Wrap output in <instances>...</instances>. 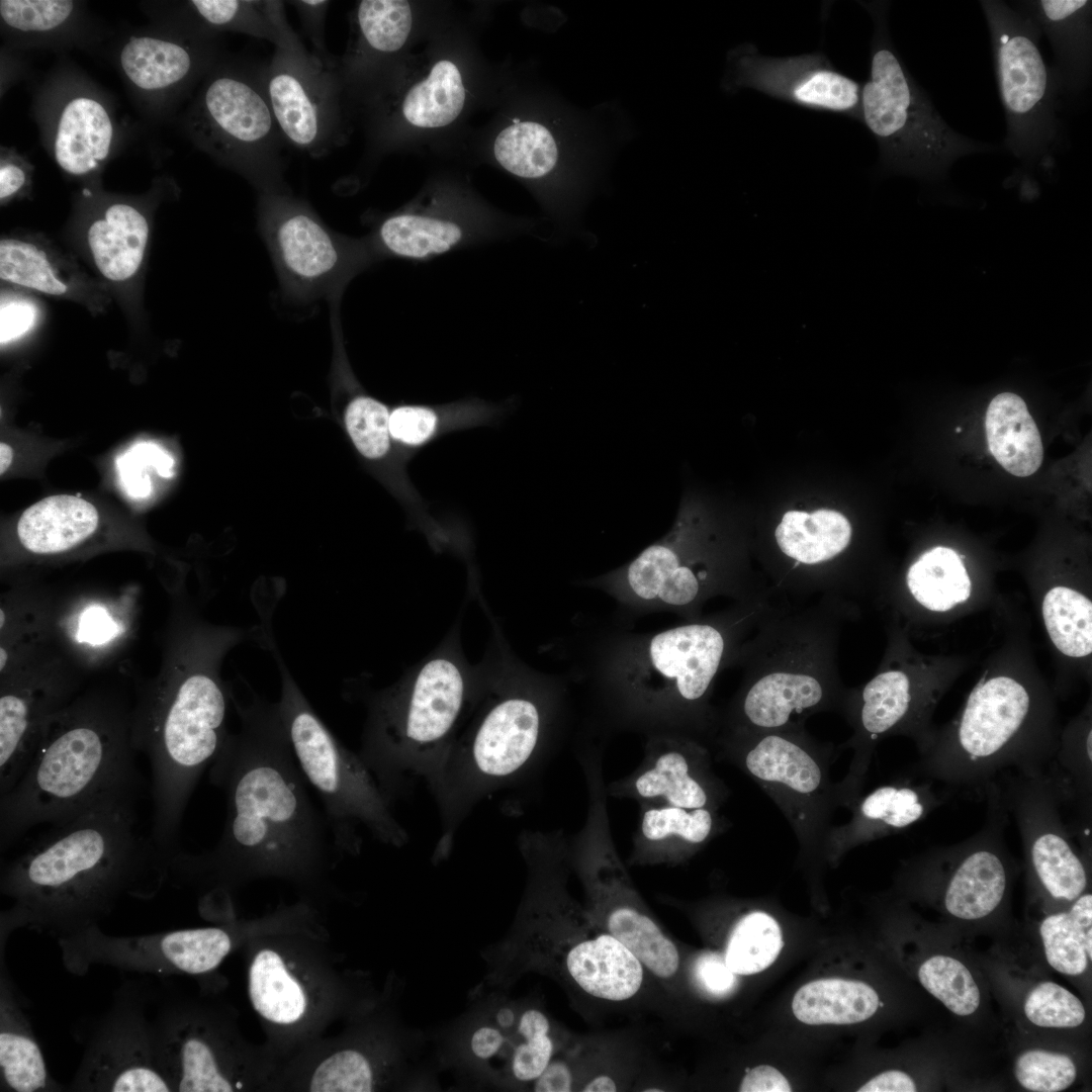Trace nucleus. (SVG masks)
<instances>
[{
  "instance_id": "f257e3e1",
  "label": "nucleus",
  "mask_w": 1092,
  "mask_h": 1092,
  "mask_svg": "<svg viewBox=\"0 0 1092 1092\" xmlns=\"http://www.w3.org/2000/svg\"><path fill=\"white\" fill-rule=\"evenodd\" d=\"M240 730L209 767V781L225 797L226 817L215 846L198 854L180 851L170 876L226 892L264 876L318 884L342 855L327 818L312 802L293 754L278 704L250 691L231 694Z\"/></svg>"
},
{
  "instance_id": "f03ea898",
  "label": "nucleus",
  "mask_w": 1092,
  "mask_h": 1092,
  "mask_svg": "<svg viewBox=\"0 0 1092 1092\" xmlns=\"http://www.w3.org/2000/svg\"><path fill=\"white\" fill-rule=\"evenodd\" d=\"M170 863L136 828L134 801L53 825L1 869L0 944L28 929L57 940L99 925L124 897L151 899Z\"/></svg>"
},
{
  "instance_id": "7ed1b4c3",
  "label": "nucleus",
  "mask_w": 1092,
  "mask_h": 1092,
  "mask_svg": "<svg viewBox=\"0 0 1092 1092\" xmlns=\"http://www.w3.org/2000/svg\"><path fill=\"white\" fill-rule=\"evenodd\" d=\"M240 629L196 627L180 646L174 673L132 714L131 736L152 768L153 844L171 863L181 851L178 833L188 801L217 757L226 728L231 692L218 673L222 655L244 639Z\"/></svg>"
},
{
  "instance_id": "20e7f679",
  "label": "nucleus",
  "mask_w": 1092,
  "mask_h": 1092,
  "mask_svg": "<svg viewBox=\"0 0 1092 1092\" xmlns=\"http://www.w3.org/2000/svg\"><path fill=\"white\" fill-rule=\"evenodd\" d=\"M131 719L114 700L85 697L44 724L31 760L0 797L1 850L35 825H59L140 788Z\"/></svg>"
},
{
  "instance_id": "39448f33",
  "label": "nucleus",
  "mask_w": 1092,
  "mask_h": 1092,
  "mask_svg": "<svg viewBox=\"0 0 1092 1092\" xmlns=\"http://www.w3.org/2000/svg\"><path fill=\"white\" fill-rule=\"evenodd\" d=\"M528 882L514 933L503 952L518 974L548 975L566 991L606 1003L638 997L647 972L568 892L569 845L563 835L526 831L519 838Z\"/></svg>"
},
{
  "instance_id": "423d86ee",
  "label": "nucleus",
  "mask_w": 1092,
  "mask_h": 1092,
  "mask_svg": "<svg viewBox=\"0 0 1092 1092\" xmlns=\"http://www.w3.org/2000/svg\"><path fill=\"white\" fill-rule=\"evenodd\" d=\"M852 609L830 598H780L732 660L743 667V678L726 713L728 732L782 730L815 714L842 713L849 688L837 659Z\"/></svg>"
},
{
  "instance_id": "0eeeda50",
  "label": "nucleus",
  "mask_w": 1092,
  "mask_h": 1092,
  "mask_svg": "<svg viewBox=\"0 0 1092 1092\" xmlns=\"http://www.w3.org/2000/svg\"><path fill=\"white\" fill-rule=\"evenodd\" d=\"M779 598L769 588L711 617L691 620L646 639L619 655L615 679L631 704L645 713L698 730L713 718L709 705L717 674Z\"/></svg>"
},
{
  "instance_id": "6e6552de",
  "label": "nucleus",
  "mask_w": 1092,
  "mask_h": 1092,
  "mask_svg": "<svg viewBox=\"0 0 1092 1092\" xmlns=\"http://www.w3.org/2000/svg\"><path fill=\"white\" fill-rule=\"evenodd\" d=\"M468 695L457 662L437 656L370 699L358 753L392 804L435 783Z\"/></svg>"
},
{
  "instance_id": "1a4fd4ad",
  "label": "nucleus",
  "mask_w": 1092,
  "mask_h": 1092,
  "mask_svg": "<svg viewBox=\"0 0 1092 1092\" xmlns=\"http://www.w3.org/2000/svg\"><path fill=\"white\" fill-rule=\"evenodd\" d=\"M545 718L544 703L535 694L509 690L454 738L430 788L441 819L434 859L450 853L459 827L476 805L511 787L530 767L541 746Z\"/></svg>"
},
{
  "instance_id": "9d476101",
  "label": "nucleus",
  "mask_w": 1092,
  "mask_h": 1092,
  "mask_svg": "<svg viewBox=\"0 0 1092 1092\" xmlns=\"http://www.w3.org/2000/svg\"><path fill=\"white\" fill-rule=\"evenodd\" d=\"M279 713L298 766L318 796L342 855L359 853L364 828L375 840L401 847L407 833L393 804L359 753L344 746L317 716L281 663Z\"/></svg>"
},
{
  "instance_id": "9b49d317",
  "label": "nucleus",
  "mask_w": 1092,
  "mask_h": 1092,
  "mask_svg": "<svg viewBox=\"0 0 1092 1092\" xmlns=\"http://www.w3.org/2000/svg\"><path fill=\"white\" fill-rule=\"evenodd\" d=\"M1031 713L1024 686L1008 676L990 678L969 696L954 734L931 743L911 772L950 790L981 792L1002 770L1029 777L1045 772L1057 749L1025 734Z\"/></svg>"
},
{
  "instance_id": "f8f14e48",
  "label": "nucleus",
  "mask_w": 1092,
  "mask_h": 1092,
  "mask_svg": "<svg viewBox=\"0 0 1092 1092\" xmlns=\"http://www.w3.org/2000/svg\"><path fill=\"white\" fill-rule=\"evenodd\" d=\"M875 22L868 81L861 85L860 121L875 136L880 159L908 173L943 170L989 146L953 130L915 82L889 36L887 5H864Z\"/></svg>"
},
{
  "instance_id": "ddd939ff",
  "label": "nucleus",
  "mask_w": 1092,
  "mask_h": 1092,
  "mask_svg": "<svg viewBox=\"0 0 1092 1092\" xmlns=\"http://www.w3.org/2000/svg\"><path fill=\"white\" fill-rule=\"evenodd\" d=\"M705 526L681 507L663 538L609 574L604 583L624 602L671 609L690 620L699 619L703 605L717 596L742 602L767 592L770 587L752 579L724 552L718 533Z\"/></svg>"
},
{
  "instance_id": "4468645a",
  "label": "nucleus",
  "mask_w": 1092,
  "mask_h": 1092,
  "mask_svg": "<svg viewBox=\"0 0 1092 1092\" xmlns=\"http://www.w3.org/2000/svg\"><path fill=\"white\" fill-rule=\"evenodd\" d=\"M589 807L582 830L569 844L592 918L626 946L648 975L673 988L681 968L679 949L635 889L616 850L608 820L601 772L585 769Z\"/></svg>"
},
{
  "instance_id": "2eb2a0df",
  "label": "nucleus",
  "mask_w": 1092,
  "mask_h": 1092,
  "mask_svg": "<svg viewBox=\"0 0 1092 1092\" xmlns=\"http://www.w3.org/2000/svg\"><path fill=\"white\" fill-rule=\"evenodd\" d=\"M728 755L780 808L805 859H825L832 814L839 807L830 766L838 747L812 737L805 725L782 730L728 732Z\"/></svg>"
},
{
  "instance_id": "dca6fc26",
  "label": "nucleus",
  "mask_w": 1092,
  "mask_h": 1092,
  "mask_svg": "<svg viewBox=\"0 0 1092 1092\" xmlns=\"http://www.w3.org/2000/svg\"><path fill=\"white\" fill-rule=\"evenodd\" d=\"M198 143L261 192L288 190L285 143L264 92L258 66L228 67L211 76L195 103Z\"/></svg>"
},
{
  "instance_id": "f3484780",
  "label": "nucleus",
  "mask_w": 1092,
  "mask_h": 1092,
  "mask_svg": "<svg viewBox=\"0 0 1092 1092\" xmlns=\"http://www.w3.org/2000/svg\"><path fill=\"white\" fill-rule=\"evenodd\" d=\"M257 218L282 290L295 301L337 296L377 261L367 241L335 233L289 190L259 193Z\"/></svg>"
},
{
  "instance_id": "a211bd4d",
  "label": "nucleus",
  "mask_w": 1092,
  "mask_h": 1092,
  "mask_svg": "<svg viewBox=\"0 0 1092 1092\" xmlns=\"http://www.w3.org/2000/svg\"><path fill=\"white\" fill-rule=\"evenodd\" d=\"M989 25L1007 149L1018 159L1048 156L1056 140V86L1039 50L1040 30L1003 1H981Z\"/></svg>"
},
{
  "instance_id": "6ab92c4d",
  "label": "nucleus",
  "mask_w": 1092,
  "mask_h": 1092,
  "mask_svg": "<svg viewBox=\"0 0 1092 1092\" xmlns=\"http://www.w3.org/2000/svg\"><path fill=\"white\" fill-rule=\"evenodd\" d=\"M151 991L144 982H124L110 1006L94 1021L68 1091L170 1092L154 1053L147 1016Z\"/></svg>"
},
{
  "instance_id": "aec40b11",
  "label": "nucleus",
  "mask_w": 1092,
  "mask_h": 1092,
  "mask_svg": "<svg viewBox=\"0 0 1092 1092\" xmlns=\"http://www.w3.org/2000/svg\"><path fill=\"white\" fill-rule=\"evenodd\" d=\"M232 932L210 926L122 936L95 925L57 941L64 968L75 976L86 975L93 966L156 976H197L213 972L232 951Z\"/></svg>"
},
{
  "instance_id": "412c9836",
  "label": "nucleus",
  "mask_w": 1092,
  "mask_h": 1092,
  "mask_svg": "<svg viewBox=\"0 0 1092 1092\" xmlns=\"http://www.w3.org/2000/svg\"><path fill=\"white\" fill-rule=\"evenodd\" d=\"M258 73L285 143L314 159L329 155L343 133L342 81L334 65L314 53L275 49Z\"/></svg>"
},
{
  "instance_id": "4be33fe9",
  "label": "nucleus",
  "mask_w": 1092,
  "mask_h": 1092,
  "mask_svg": "<svg viewBox=\"0 0 1092 1092\" xmlns=\"http://www.w3.org/2000/svg\"><path fill=\"white\" fill-rule=\"evenodd\" d=\"M1001 796L1012 813L1031 877L1053 903H1071L1086 892L1088 872L1061 816V799L1046 772L1008 778Z\"/></svg>"
},
{
  "instance_id": "5701e85b",
  "label": "nucleus",
  "mask_w": 1092,
  "mask_h": 1092,
  "mask_svg": "<svg viewBox=\"0 0 1092 1092\" xmlns=\"http://www.w3.org/2000/svg\"><path fill=\"white\" fill-rule=\"evenodd\" d=\"M150 1020L157 1064L173 1091L229 1092L242 1087L233 1036L212 1008L168 1002Z\"/></svg>"
},
{
  "instance_id": "b1692460",
  "label": "nucleus",
  "mask_w": 1092,
  "mask_h": 1092,
  "mask_svg": "<svg viewBox=\"0 0 1092 1092\" xmlns=\"http://www.w3.org/2000/svg\"><path fill=\"white\" fill-rule=\"evenodd\" d=\"M739 83L803 108L860 121L861 85L841 73L822 53L768 57L754 47L738 60Z\"/></svg>"
},
{
  "instance_id": "393cba45",
  "label": "nucleus",
  "mask_w": 1092,
  "mask_h": 1092,
  "mask_svg": "<svg viewBox=\"0 0 1092 1092\" xmlns=\"http://www.w3.org/2000/svg\"><path fill=\"white\" fill-rule=\"evenodd\" d=\"M617 789L646 804L715 810L727 793L712 771L708 750L685 736L655 740L640 769Z\"/></svg>"
},
{
  "instance_id": "a878e982",
  "label": "nucleus",
  "mask_w": 1092,
  "mask_h": 1092,
  "mask_svg": "<svg viewBox=\"0 0 1092 1092\" xmlns=\"http://www.w3.org/2000/svg\"><path fill=\"white\" fill-rule=\"evenodd\" d=\"M912 774V772H911ZM915 775L882 785L859 796L850 819L828 831L824 856L835 862L852 848L900 832L943 804L948 791L934 790L932 781Z\"/></svg>"
},
{
  "instance_id": "bb28decb",
  "label": "nucleus",
  "mask_w": 1092,
  "mask_h": 1092,
  "mask_svg": "<svg viewBox=\"0 0 1092 1092\" xmlns=\"http://www.w3.org/2000/svg\"><path fill=\"white\" fill-rule=\"evenodd\" d=\"M0 1091H68L48 1070L7 968L6 944H0Z\"/></svg>"
},
{
  "instance_id": "cd10ccee",
  "label": "nucleus",
  "mask_w": 1092,
  "mask_h": 1092,
  "mask_svg": "<svg viewBox=\"0 0 1092 1092\" xmlns=\"http://www.w3.org/2000/svg\"><path fill=\"white\" fill-rule=\"evenodd\" d=\"M1018 7L1051 41L1057 91L1076 94L1085 89L1091 74L1092 2L1037 0L1020 2Z\"/></svg>"
},
{
  "instance_id": "c85d7f7f",
  "label": "nucleus",
  "mask_w": 1092,
  "mask_h": 1092,
  "mask_svg": "<svg viewBox=\"0 0 1092 1092\" xmlns=\"http://www.w3.org/2000/svg\"><path fill=\"white\" fill-rule=\"evenodd\" d=\"M718 810L646 804L635 836L632 859L638 863L680 861L722 829Z\"/></svg>"
},
{
  "instance_id": "c756f323",
  "label": "nucleus",
  "mask_w": 1092,
  "mask_h": 1092,
  "mask_svg": "<svg viewBox=\"0 0 1092 1092\" xmlns=\"http://www.w3.org/2000/svg\"><path fill=\"white\" fill-rule=\"evenodd\" d=\"M98 524V511L90 502L56 494L28 507L17 522L16 532L27 551L49 555L79 545L94 534Z\"/></svg>"
},
{
  "instance_id": "7c9ffc66",
  "label": "nucleus",
  "mask_w": 1092,
  "mask_h": 1092,
  "mask_svg": "<svg viewBox=\"0 0 1092 1092\" xmlns=\"http://www.w3.org/2000/svg\"><path fill=\"white\" fill-rule=\"evenodd\" d=\"M248 992L256 1012L267 1022L291 1026L308 1012L307 985L291 961L275 948L264 947L253 957L248 973Z\"/></svg>"
},
{
  "instance_id": "2f4dec72",
  "label": "nucleus",
  "mask_w": 1092,
  "mask_h": 1092,
  "mask_svg": "<svg viewBox=\"0 0 1092 1092\" xmlns=\"http://www.w3.org/2000/svg\"><path fill=\"white\" fill-rule=\"evenodd\" d=\"M989 450L1010 474L1030 476L1040 467L1043 447L1026 403L1017 394L1003 392L988 405L985 418Z\"/></svg>"
},
{
  "instance_id": "473e14b6",
  "label": "nucleus",
  "mask_w": 1092,
  "mask_h": 1092,
  "mask_svg": "<svg viewBox=\"0 0 1092 1092\" xmlns=\"http://www.w3.org/2000/svg\"><path fill=\"white\" fill-rule=\"evenodd\" d=\"M149 240V223L135 207L115 203L95 219L87 242L98 271L108 280L130 279L140 269Z\"/></svg>"
},
{
  "instance_id": "72a5a7b5",
  "label": "nucleus",
  "mask_w": 1092,
  "mask_h": 1092,
  "mask_svg": "<svg viewBox=\"0 0 1092 1092\" xmlns=\"http://www.w3.org/2000/svg\"><path fill=\"white\" fill-rule=\"evenodd\" d=\"M113 126L106 109L90 97H76L64 107L57 126L54 154L67 173L84 175L109 154Z\"/></svg>"
},
{
  "instance_id": "f704fd0d",
  "label": "nucleus",
  "mask_w": 1092,
  "mask_h": 1092,
  "mask_svg": "<svg viewBox=\"0 0 1092 1092\" xmlns=\"http://www.w3.org/2000/svg\"><path fill=\"white\" fill-rule=\"evenodd\" d=\"M189 6L208 26L265 39L275 49L308 52L289 25L278 0H192Z\"/></svg>"
},
{
  "instance_id": "c9c22d12",
  "label": "nucleus",
  "mask_w": 1092,
  "mask_h": 1092,
  "mask_svg": "<svg viewBox=\"0 0 1092 1092\" xmlns=\"http://www.w3.org/2000/svg\"><path fill=\"white\" fill-rule=\"evenodd\" d=\"M879 1004L878 993L864 982L824 978L803 985L795 993L792 1011L809 1025L852 1024L871 1018Z\"/></svg>"
},
{
  "instance_id": "e433bc0d",
  "label": "nucleus",
  "mask_w": 1092,
  "mask_h": 1092,
  "mask_svg": "<svg viewBox=\"0 0 1092 1092\" xmlns=\"http://www.w3.org/2000/svg\"><path fill=\"white\" fill-rule=\"evenodd\" d=\"M120 64L127 78L144 90H162L188 80L197 60L185 43L132 36L120 54Z\"/></svg>"
},
{
  "instance_id": "4c0bfd02",
  "label": "nucleus",
  "mask_w": 1092,
  "mask_h": 1092,
  "mask_svg": "<svg viewBox=\"0 0 1092 1092\" xmlns=\"http://www.w3.org/2000/svg\"><path fill=\"white\" fill-rule=\"evenodd\" d=\"M1067 910L1052 913L1039 925L1048 963L1059 973L1083 974L1092 960V895L1084 892Z\"/></svg>"
},
{
  "instance_id": "58836bf2",
  "label": "nucleus",
  "mask_w": 1092,
  "mask_h": 1092,
  "mask_svg": "<svg viewBox=\"0 0 1092 1092\" xmlns=\"http://www.w3.org/2000/svg\"><path fill=\"white\" fill-rule=\"evenodd\" d=\"M905 583L910 596L922 607L945 612L968 600L971 580L957 554L946 547H935L923 553L906 573Z\"/></svg>"
},
{
  "instance_id": "ea45409f",
  "label": "nucleus",
  "mask_w": 1092,
  "mask_h": 1092,
  "mask_svg": "<svg viewBox=\"0 0 1092 1092\" xmlns=\"http://www.w3.org/2000/svg\"><path fill=\"white\" fill-rule=\"evenodd\" d=\"M514 1040L500 1085H531L558 1055L560 1041L547 1013L535 1005L521 1006Z\"/></svg>"
},
{
  "instance_id": "a19ab883",
  "label": "nucleus",
  "mask_w": 1092,
  "mask_h": 1092,
  "mask_svg": "<svg viewBox=\"0 0 1092 1092\" xmlns=\"http://www.w3.org/2000/svg\"><path fill=\"white\" fill-rule=\"evenodd\" d=\"M464 101L465 89L458 68L442 60L434 65L426 80L407 91L401 112L413 125L440 127L460 114Z\"/></svg>"
},
{
  "instance_id": "79ce46f5",
  "label": "nucleus",
  "mask_w": 1092,
  "mask_h": 1092,
  "mask_svg": "<svg viewBox=\"0 0 1092 1092\" xmlns=\"http://www.w3.org/2000/svg\"><path fill=\"white\" fill-rule=\"evenodd\" d=\"M784 945L782 928L775 916L751 909L735 920L728 935L724 960L737 976H749L767 969Z\"/></svg>"
},
{
  "instance_id": "37998d69",
  "label": "nucleus",
  "mask_w": 1092,
  "mask_h": 1092,
  "mask_svg": "<svg viewBox=\"0 0 1092 1092\" xmlns=\"http://www.w3.org/2000/svg\"><path fill=\"white\" fill-rule=\"evenodd\" d=\"M497 162L524 179H538L554 168L557 147L550 131L532 122H517L503 129L493 146Z\"/></svg>"
},
{
  "instance_id": "c03bdc74",
  "label": "nucleus",
  "mask_w": 1092,
  "mask_h": 1092,
  "mask_svg": "<svg viewBox=\"0 0 1092 1092\" xmlns=\"http://www.w3.org/2000/svg\"><path fill=\"white\" fill-rule=\"evenodd\" d=\"M1046 631L1055 646L1065 655L1082 657L1092 651V604L1082 594L1056 586L1042 602Z\"/></svg>"
},
{
  "instance_id": "a18cd8bd",
  "label": "nucleus",
  "mask_w": 1092,
  "mask_h": 1092,
  "mask_svg": "<svg viewBox=\"0 0 1092 1092\" xmlns=\"http://www.w3.org/2000/svg\"><path fill=\"white\" fill-rule=\"evenodd\" d=\"M921 985L949 1011L968 1016L981 1002L980 989L969 969L959 960L936 954L924 961L918 970Z\"/></svg>"
},
{
  "instance_id": "49530a36",
  "label": "nucleus",
  "mask_w": 1092,
  "mask_h": 1092,
  "mask_svg": "<svg viewBox=\"0 0 1092 1092\" xmlns=\"http://www.w3.org/2000/svg\"><path fill=\"white\" fill-rule=\"evenodd\" d=\"M355 20L363 44L378 54H392L405 43L413 16L407 1L364 0L358 5Z\"/></svg>"
},
{
  "instance_id": "de8ad7c7",
  "label": "nucleus",
  "mask_w": 1092,
  "mask_h": 1092,
  "mask_svg": "<svg viewBox=\"0 0 1092 1092\" xmlns=\"http://www.w3.org/2000/svg\"><path fill=\"white\" fill-rule=\"evenodd\" d=\"M375 1060L359 1048L340 1050L325 1058L312 1072L307 1088L313 1092H365L379 1088Z\"/></svg>"
},
{
  "instance_id": "09e8293b",
  "label": "nucleus",
  "mask_w": 1092,
  "mask_h": 1092,
  "mask_svg": "<svg viewBox=\"0 0 1092 1092\" xmlns=\"http://www.w3.org/2000/svg\"><path fill=\"white\" fill-rule=\"evenodd\" d=\"M0 278L49 295H64L68 291L47 255L35 245L21 240H1Z\"/></svg>"
},
{
  "instance_id": "8fccbe9b",
  "label": "nucleus",
  "mask_w": 1092,
  "mask_h": 1092,
  "mask_svg": "<svg viewBox=\"0 0 1092 1092\" xmlns=\"http://www.w3.org/2000/svg\"><path fill=\"white\" fill-rule=\"evenodd\" d=\"M1014 1075L1024 1089L1033 1092H1060L1075 1081L1077 1069L1066 1054L1028 1050L1014 1064Z\"/></svg>"
},
{
  "instance_id": "3c124183",
  "label": "nucleus",
  "mask_w": 1092,
  "mask_h": 1092,
  "mask_svg": "<svg viewBox=\"0 0 1092 1092\" xmlns=\"http://www.w3.org/2000/svg\"><path fill=\"white\" fill-rule=\"evenodd\" d=\"M1026 1018L1040 1027L1067 1028L1083 1023L1086 1010L1072 992L1054 982L1037 984L1024 1002Z\"/></svg>"
},
{
  "instance_id": "603ef678",
  "label": "nucleus",
  "mask_w": 1092,
  "mask_h": 1092,
  "mask_svg": "<svg viewBox=\"0 0 1092 1092\" xmlns=\"http://www.w3.org/2000/svg\"><path fill=\"white\" fill-rule=\"evenodd\" d=\"M389 413L380 401L357 396L348 405L345 421L357 449L367 458H379L389 447Z\"/></svg>"
},
{
  "instance_id": "864d4df0",
  "label": "nucleus",
  "mask_w": 1092,
  "mask_h": 1092,
  "mask_svg": "<svg viewBox=\"0 0 1092 1092\" xmlns=\"http://www.w3.org/2000/svg\"><path fill=\"white\" fill-rule=\"evenodd\" d=\"M174 459L162 447L152 442H140L130 446L116 459L119 481L131 497L143 498L151 493L149 470L162 477L174 474Z\"/></svg>"
},
{
  "instance_id": "5fc2aeb1",
  "label": "nucleus",
  "mask_w": 1092,
  "mask_h": 1092,
  "mask_svg": "<svg viewBox=\"0 0 1092 1092\" xmlns=\"http://www.w3.org/2000/svg\"><path fill=\"white\" fill-rule=\"evenodd\" d=\"M74 4L67 0H2V20L21 31H47L63 24Z\"/></svg>"
},
{
  "instance_id": "6e6d98bb",
  "label": "nucleus",
  "mask_w": 1092,
  "mask_h": 1092,
  "mask_svg": "<svg viewBox=\"0 0 1092 1092\" xmlns=\"http://www.w3.org/2000/svg\"><path fill=\"white\" fill-rule=\"evenodd\" d=\"M691 976L696 987L711 998L723 999L738 987V976L727 966L723 953L703 951L694 960Z\"/></svg>"
},
{
  "instance_id": "4d7b16f0",
  "label": "nucleus",
  "mask_w": 1092,
  "mask_h": 1092,
  "mask_svg": "<svg viewBox=\"0 0 1092 1092\" xmlns=\"http://www.w3.org/2000/svg\"><path fill=\"white\" fill-rule=\"evenodd\" d=\"M437 417L432 410L423 406H400L389 417L391 436L406 444H421L434 432Z\"/></svg>"
},
{
  "instance_id": "13d9d810",
  "label": "nucleus",
  "mask_w": 1092,
  "mask_h": 1092,
  "mask_svg": "<svg viewBox=\"0 0 1092 1092\" xmlns=\"http://www.w3.org/2000/svg\"><path fill=\"white\" fill-rule=\"evenodd\" d=\"M36 305L25 297L3 296L0 305V343L19 340L36 324Z\"/></svg>"
},
{
  "instance_id": "bf43d9fd",
  "label": "nucleus",
  "mask_w": 1092,
  "mask_h": 1092,
  "mask_svg": "<svg viewBox=\"0 0 1092 1092\" xmlns=\"http://www.w3.org/2000/svg\"><path fill=\"white\" fill-rule=\"evenodd\" d=\"M294 7L305 34L314 47V54L326 63L334 65L325 43V22L331 5L326 0L289 1Z\"/></svg>"
},
{
  "instance_id": "052dcab7",
  "label": "nucleus",
  "mask_w": 1092,
  "mask_h": 1092,
  "mask_svg": "<svg viewBox=\"0 0 1092 1092\" xmlns=\"http://www.w3.org/2000/svg\"><path fill=\"white\" fill-rule=\"evenodd\" d=\"M578 1083L573 1059L556 1055L530 1087L538 1092H568L577 1090Z\"/></svg>"
},
{
  "instance_id": "680f3d73",
  "label": "nucleus",
  "mask_w": 1092,
  "mask_h": 1092,
  "mask_svg": "<svg viewBox=\"0 0 1092 1092\" xmlns=\"http://www.w3.org/2000/svg\"><path fill=\"white\" fill-rule=\"evenodd\" d=\"M117 624L99 606L87 608L79 617L77 639L90 644H102L116 636Z\"/></svg>"
},
{
  "instance_id": "e2e57ef3",
  "label": "nucleus",
  "mask_w": 1092,
  "mask_h": 1092,
  "mask_svg": "<svg viewBox=\"0 0 1092 1092\" xmlns=\"http://www.w3.org/2000/svg\"><path fill=\"white\" fill-rule=\"evenodd\" d=\"M738 1090L740 1092H790L792 1086L775 1067L759 1065L747 1070Z\"/></svg>"
},
{
  "instance_id": "0e129e2a",
  "label": "nucleus",
  "mask_w": 1092,
  "mask_h": 1092,
  "mask_svg": "<svg viewBox=\"0 0 1092 1092\" xmlns=\"http://www.w3.org/2000/svg\"><path fill=\"white\" fill-rule=\"evenodd\" d=\"M917 1090L914 1080L905 1072L885 1071L866 1082L859 1092H914Z\"/></svg>"
},
{
  "instance_id": "69168bd1",
  "label": "nucleus",
  "mask_w": 1092,
  "mask_h": 1092,
  "mask_svg": "<svg viewBox=\"0 0 1092 1092\" xmlns=\"http://www.w3.org/2000/svg\"><path fill=\"white\" fill-rule=\"evenodd\" d=\"M25 171L16 163L1 160L0 199L4 201L17 193L25 184Z\"/></svg>"
},
{
  "instance_id": "338daca9",
  "label": "nucleus",
  "mask_w": 1092,
  "mask_h": 1092,
  "mask_svg": "<svg viewBox=\"0 0 1092 1092\" xmlns=\"http://www.w3.org/2000/svg\"><path fill=\"white\" fill-rule=\"evenodd\" d=\"M12 459H13V450H12V448L8 444L2 442L0 444V473L1 474H4V472L7 471V469L9 468V466L12 463Z\"/></svg>"
}]
</instances>
